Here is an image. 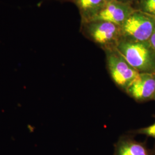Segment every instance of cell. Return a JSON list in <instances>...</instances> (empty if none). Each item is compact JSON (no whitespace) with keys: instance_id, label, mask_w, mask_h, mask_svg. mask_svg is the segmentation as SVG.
<instances>
[{"instance_id":"cell-7","label":"cell","mask_w":155,"mask_h":155,"mask_svg":"<svg viewBox=\"0 0 155 155\" xmlns=\"http://www.w3.org/2000/svg\"><path fill=\"white\" fill-rule=\"evenodd\" d=\"M114 155H150V152L144 144L124 136L114 144Z\"/></svg>"},{"instance_id":"cell-10","label":"cell","mask_w":155,"mask_h":155,"mask_svg":"<svg viewBox=\"0 0 155 155\" xmlns=\"http://www.w3.org/2000/svg\"><path fill=\"white\" fill-rule=\"evenodd\" d=\"M135 133L138 134L145 135L155 139V122L147 127L137 129L136 130Z\"/></svg>"},{"instance_id":"cell-4","label":"cell","mask_w":155,"mask_h":155,"mask_svg":"<svg viewBox=\"0 0 155 155\" xmlns=\"http://www.w3.org/2000/svg\"><path fill=\"white\" fill-rule=\"evenodd\" d=\"M121 39L148 41L155 29V18L136 10L121 26Z\"/></svg>"},{"instance_id":"cell-1","label":"cell","mask_w":155,"mask_h":155,"mask_svg":"<svg viewBox=\"0 0 155 155\" xmlns=\"http://www.w3.org/2000/svg\"><path fill=\"white\" fill-rule=\"evenodd\" d=\"M116 49L140 73L155 72V50L149 41H133L121 39Z\"/></svg>"},{"instance_id":"cell-14","label":"cell","mask_w":155,"mask_h":155,"mask_svg":"<svg viewBox=\"0 0 155 155\" xmlns=\"http://www.w3.org/2000/svg\"><path fill=\"white\" fill-rule=\"evenodd\" d=\"M154 155H155V150H154Z\"/></svg>"},{"instance_id":"cell-8","label":"cell","mask_w":155,"mask_h":155,"mask_svg":"<svg viewBox=\"0 0 155 155\" xmlns=\"http://www.w3.org/2000/svg\"><path fill=\"white\" fill-rule=\"evenodd\" d=\"M77 7L81 23L91 21L105 6L106 0H67Z\"/></svg>"},{"instance_id":"cell-9","label":"cell","mask_w":155,"mask_h":155,"mask_svg":"<svg viewBox=\"0 0 155 155\" xmlns=\"http://www.w3.org/2000/svg\"><path fill=\"white\" fill-rule=\"evenodd\" d=\"M138 8L136 10L155 17V0H137Z\"/></svg>"},{"instance_id":"cell-13","label":"cell","mask_w":155,"mask_h":155,"mask_svg":"<svg viewBox=\"0 0 155 155\" xmlns=\"http://www.w3.org/2000/svg\"><path fill=\"white\" fill-rule=\"evenodd\" d=\"M107 2H109V1H113V0H106Z\"/></svg>"},{"instance_id":"cell-2","label":"cell","mask_w":155,"mask_h":155,"mask_svg":"<svg viewBox=\"0 0 155 155\" xmlns=\"http://www.w3.org/2000/svg\"><path fill=\"white\" fill-rule=\"evenodd\" d=\"M83 35L104 51L116 48L121 39V26L102 20H92L81 23Z\"/></svg>"},{"instance_id":"cell-5","label":"cell","mask_w":155,"mask_h":155,"mask_svg":"<svg viewBox=\"0 0 155 155\" xmlns=\"http://www.w3.org/2000/svg\"><path fill=\"white\" fill-rule=\"evenodd\" d=\"M125 93L138 102L155 100V72L140 73Z\"/></svg>"},{"instance_id":"cell-11","label":"cell","mask_w":155,"mask_h":155,"mask_svg":"<svg viewBox=\"0 0 155 155\" xmlns=\"http://www.w3.org/2000/svg\"><path fill=\"white\" fill-rule=\"evenodd\" d=\"M148 41H149L150 45L152 46V47L155 50V29L153 33H152V36H150Z\"/></svg>"},{"instance_id":"cell-6","label":"cell","mask_w":155,"mask_h":155,"mask_svg":"<svg viewBox=\"0 0 155 155\" xmlns=\"http://www.w3.org/2000/svg\"><path fill=\"white\" fill-rule=\"evenodd\" d=\"M135 11L133 6L129 4L113 0L107 2L105 6L91 21L102 20L121 26Z\"/></svg>"},{"instance_id":"cell-3","label":"cell","mask_w":155,"mask_h":155,"mask_svg":"<svg viewBox=\"0 0 155 155\" xmlns=\"http://www.w3.org/2000/svg\"><path fill=\"white\" fill-rule=\"evenodd\" d=\"M106 67L113 82L125 92L140 72L130 66L116 48L105 50Z\"/></svg>"},{"instance_id":"cell-12","label":"cell","mask_w":155,"mask_h":155,"mask_svg":"<svg viewBox=\"0 0 155 155\" xmlns=\"http://www.w3.org/2000/svg\"><path fill=\"white\" fill-rule=\"evenodd\" d=\"M118 1H121V2H125V3H127V4H129L131 5H132L133 2L134 1H136V0H118Z\"/></svg>"}]
</instances>
